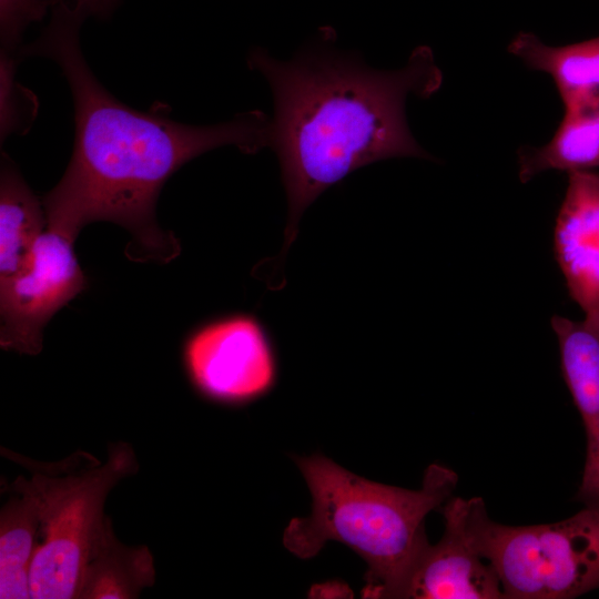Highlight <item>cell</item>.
Wrapping results in <instances>:
<instances>
[{"mask_svg": "<svg viewBox=\"0 0 599 599\" xmlns=\"http://www.w3.org/2000/svg\"><path fill=\"white\" fill-rule=\"evenodd\" d=\"M85 19L69 4H55L41 34L19 51L21 58L54 61L74 105L71 160L42 199L47 229L74 241L89 223L109 221L130 232L128 257L167 263L181 247L156 222L165 182L186 162L216 148L233 145L246 154L270 148L271 118L253 110L225 122L191 125L171 119L164 104L148 111L124 104L99 82L83 57L80 30Z\"/></svg>", "mask_w": 599, "mask_h": 599, "instance_id": "1", "label": "cell"}, {"mask_svg": "<svg viewBox=\"0 0 599 599\" xmlns=\"http://www.w3.org/2000/svg\"><path fill=\"white\" fill-rule=\"evenodd\" d=\"M246 63L273 98L270 148L288 205L280 258L306 209L352 172L392 158L433 159L412 134L405 109L409 95L426 99L441 85L430 48L414 49L400 69L377 70L341 49L333 28L321 27L287 61L253 48Z\"/></svg>", "mask_w": 599, "mask_h": 599, "instance_id": "2", "label": "cell"}, {"mask_svg": "<svg viewBox=\"0 0 599 599\" xmlns=\"http://www.w3.org/2000/svg\"><path fill=\"white\" fill-rule=\"evenodd\" d=\"M313 504L308 517L293 518L285 548L301 559L316 556L329 540L342 542L367 564L364 598H397L427 546L424 521L451 496L457 475L432 464L418 490L359 477L322 455L296 458Z\"/></svg>", "mask_w": 599, "mask_h": 599, "instance_id": "3", "label": "cell"}, {"mask_svg": "<svg viewBox=\"0 0 599 599\" xmlns=\"http://www.w3.org/2000/svg\"><path fill=\"white\" fill-rule=\"evenodd\" d=\"M2 455L30 469L42 532L30 569L32 599H78L83 571L109 517V493L139 464L128 443L109 446L102 463L75 451L58 463H38L1 448Z\"/></svg>", "mask_w": 599, "mask_h": 599, "instance_id": "4", "label": "cell"}, {"mask_svg": "<svg viewBox=\"0 0 599 599\" xmlns=\"http://www.w3.org/2000/svg\"><path fill=\"white\" fill-rule=\"evenodd\" d=\"M467 525L505 598L568 599L599 588V502L558 522L507 526L493 521L474 497Z\"/></svg>", "mask_w": 599, "mask_h": 599, "instance_id": "5", "label": "cell"}, {"mask_svg": "<svg viewBox=\"0 0 599 599\" xmlns=\"http://www.w3.org/2000/svg\"><path fill=\"white\" fill-rule=\"evenodd\" d=\"M183 363L192 385L224 404L258 398L276 378L271 339L251 314L222 316L194 329L184 343Z\"/></svg>", "mask_w": 599, "mask_h": 599, "instance_id": "6", "label": "cell"}, {"mask_svg": "<svg viewBox=\"0 0 599 599\" xmlns=\"http://www.w3.org/2000/svg\"><path fill=\"white\" fill-rule=\"evenodd\" d=\"M73 242L47 229L34 244L27 270L0 284L1 348L39 354L47 323L87 287Z\"/></svg>", "mask_w": 599, "mask_h": 599, "instance_id": "7", "label": "cell"}, {"mask_svg": "<svg viewBox=\"0 0 599 599\" xmlns=\"http://www.w3.org/2000/svg\"><path fill=\"white\" fill-rule=\"evenodd\" d=\"M468 499L449 498L441 512L440 540L424 548L397 598L498 599L505 598L500 581L483 561L467 525Z\"/></svg>", "mask_w": 599, "mask_h": 599, "instance_id": "8", "label": "cell"}, {"mask_svg": "<svg viewBox=\"0 0 599 599\" xmlns=\"http://www.w3.org/2000/svg\"><path fill=\"white\" fill-rule=\"evenodd\" d=\"M554 247L570 297L599 336V173H568L556 219Z\"/></svg>", "mask_w": 599, "mask_h": 599, "instance_id": "9", "label": "cell"}, {"mask_svg": "<svg viewBox=\"0 0 599 599\" xmlns=\"http://www.w3.org/2000/svg\"><path fill=\"white\" fill-rule=\"evenodd\" d=\"M566 385L578 408L587 439L578 498L599 502V336L583 321L551 318Z\"/></svg>", "mask_w": 599, "mask_h": 599, "instance_id": "10", "label": "cell"}, {"mask_svg": "<svg viewBox=\"0 0 599 599\" xmlns=\"http://www.w3.org/2000/svg\"><path fill=\"white\" fill-rule=\"evenodd\" d=\"M508 51L528 68L551 77L565 109L599 103V35L554 47L531 32H519Z\"/></svg>", "mask_w": 599, "mask_h": 599, "instance_id": "11", "label": "cell"}, {"mask_svg": "<svg viewBox=\"0 0 599 599\" xmlns=\"http://www.w3.org/2000/svg\"><path fill=\"white\" fill-rule=\"evenodd\" d=\"M43 201L24 181L7 154L1 158L0 174V284L29 265L35 242L44 232Z\"/></svg>", "mask_w": 599, "mask_h": 599, "instance_id": "12", "label": "cell"}, {"mask_svg": "<svg viewBox=\"0 0 599 599\" xmlns=\"http://www.w3.org/2000/svg\"><path fill=\"white\" fill-rule=\"evenodd\" d=\"M11 496L0 511V598L27 599L30 569L41 519L29 478L19 476L6 487Z\"/></svg>", "mask_w": 599, "mask_h": 599, "instance_id": "13", "label": "cell"}, {"mask_svg": "<svg viewBox=\"0 0 599 599\" xmlns=\"http://www.w3.org/2000/svg\"><path fill=\"white\" fill-rule=\"evenodd\" d=\"M154 582V559L149 548L123 545L108 518L85 565L78 599H133Z\"/></svg>", "mask_w": 599, "mask_h": 599, "instance_id": "14", "label": "cell"}, {"mask_svg": "<svg viewBox=\"0 0 599 599\" xmlns=\"http://www.w3.org/2000/svg\"><path fill=\"white\" fill-rule=\"evenodd\" d=\"M518 163L521 182L550 170L570 173L599 167V103L565 109L550 141L520 148Z\"/></svg>", "mask_w": 599, "mask_h": 599, "instance_id": "15", "label": "cell"}, {"mask_svg": "<svg viewBox=\"0 0 599 599\" xmlns=\"http://www.w3.org/2000/svg\"><path fill=\"white\" fill-rule=\"evenodd\" d=\"M21 58L18 53H0V138L27 133L38 113L35 95L21 85L16 71Z\"/></svg>", "mask_w": 599, "mask_h": 599, "instance_id": "16", "label": "cell"}, {"mask_svg": "<svg viewBox=\"0 0 599 599\" xmlns=\"http://www.w3.org/2000/svg\"><path fill=\"white\" fill-rule=\"evenodd\" d=\"M48 9L39 0H0L1 51L18 53L29 24L41 21Z\"/></svg>", "mask_w": 599, "mask_h": 599, "instance_id": "17", "label": "cell"}, {"mask_svg": "<svg viewBox=\"0 0 599 599\" xmlns=\"http://www.w3.org/2000/svg\"><path fill=\"white\" fill-rule=\"evenodd\" d=\"M48 8H52L59 3H65L81 13L87 18L94 17L100 20H108L116 8L120 6L121 0H39Z\"/></svg>", "mask_w": 599, "mask_h": 599, "instance_id": "18", "label": "cell"}]
</instances>
